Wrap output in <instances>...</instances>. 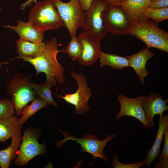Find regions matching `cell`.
Listing matches in <instances>:
<instances>
[{"label":"cell","instance_id":"cell-31","mask_svg":"<svg viewBox=\"0 0 168 168\" xmlns=\"http://www.w3.org/2000/svg\"><path fill=\"white\" fill-rule=\"evenodd\" d=\"M103 1L108 5L112 6H120L122 3L125 0H100Z\"/></svg>","mask_w":168,"mask_h":168},{"label":"cell","instance_id":"cell-16","mask_svg":"<svg viewBox=\"0 0 168 168\" xmlns=\"http://www.w3.org/2000/svg\"><path fill=\"white\" fill-rule=\"evenodd\" d=\"M168 128V115L159 116L158 128L156 138L151 149L147 153L144 159L145 164L150 167L152 163L158 156L164 136L166 130Z\"/></svg>","mask_w":168,"mask_h":168},{"label":"cell","instance_id":"cell-17","mask_svg":"<svg viewBox=\"0 0 168 168\" xmlns=\"http://www.w3.org/2000/svg\"><path fill=\"white\" fill-rule=\"evenodd\" d=\"M151 1L149 0H125L120 6L129 21L139 19L149 8Z\"/></svg>","mask_w":168,"mask_h":168},{"label":"cell","instance_id":"cell-6","mask_svg":"<svg viewBox=\"0 0 168 168\" xmlns=\"http://www.w3.org/2000/svg\"><path fill=\"white\" fill-rule=\"evenodd\" d=\"M71 38L77 36V30L82 28L84 22V11L78 0H70L67 2L61 0H52Z\"/></svg>","mask_w":168,"mask_h":168},{"label":"cell","instance_id":"cell-26","mask_svg":"<svg viewBox=\"0 0 168 168\" xmlns=\"http://www.w3.org/2000/svg\"><path fill=\"white\" fill-rule=\"evenodd\" d=\"M165 142L161 153L159 154L156 161L154 165L155 168H168V128L165 134Z\"/></svg>","mask_w":168,"mask_h":168},{"label":"cell","instance_id":"cell-7","mask_svg":"<svg viewBox=\"0 0 168 168\" xmlns=\"http://www.w3.org/2000/svg\"><path fill=\"white\" fill-rule=\"evenodd\" d=\"M108 5L100 0H94L90 7L84 11L82 29L85 32L100 40L108 32L102 16V12Z\"/></svg>","mask_w":168,"mask_h":168},{"label":"cell","instance_id":"cell-12","mask_svg":"<svg viewBox=\"0 0 168 168\" xmlns=\"http://www.w3.org/2000/svg\"><path fill=\"white\" fill-rule=\"evenodd\" d=\"M83 48L78 60L79 64L85 66L93 64L99 58L101 50L100 40L85 32H81L77 37Z\"/></svg>","mask_w":168,"mask_h":168},{"label":"cell","instance_id":"cell-36","mask_svg":"<svg viewBox=\"0 0 168 168\" xmlns=\"http://www.w3.org/2000/svg\"></svg>","mask_w":168,"mask_h":168},{"label":"cell","instance_id":"cell-29","mask_svg":"<svg viewBox=\"0 0 168 168\" xmlns=\"http://www.w3.org/2000/svg\"><path fill=\"white\" fill-rule=\"evenodd\" d=\"M168 7V0H154L152 1L149 8L157 9Z\"/></svg>","mask_w":168,"mask_h":168},{"label":"cell","instance_id":"cell-23","mask_svg":"<svg viewBox=\"0 0 168 168\" xmlns=\"http://www.w3.org/2000/svg\"><path fill=\"white\" fill-rule=\"evenodd\" d=\"M31 86L36 95H38L49 105L58 106L57 104L52 98L51 91L52 86L50 84L46 82L42 84H37L31 82Z\"/></svg>","mask_w":168,"mask_h":168},{"label":"cell","instance_id":"cell-2","mask_svg":"<svg viewBox=\"0 0 168 168\" xmlns=\"http://www.w3.org/2000/svg\"><path fill=\"white\" fill-rule=\"evenodd\" d=\"M128 34L143 41L146 48L168 53V33L149 19L129 21Z\"/></svg>","mask_w":168,"mask_h":168},{"label":"cell","instance_id":"cell-11","mask_svg":"<svg viewBox=\"0 0 168 168\" xmlns=\"http://www.w3.org/2000/svg\"><path fill=\"white\" fill-rule=\"evenodd\" d=\"M145 96H139L131 98L122 94L118 95L117 99L120 104L119 112L115 117L116 120L124 116H129L135 118L142 124L143 128L148 129L150 126L146 119L143 109L142 101Z\"/></svg>","mask_w":168,"mask_h":168},{"label":"cell","instance_id":"cell-25","mask_svg":"<svg viewBox=\"0 0 168 168\" xmlns=\"http://www.w3.org/2000/svg\"><path fill=\"white\" fill-rule=\"evenodd\" d=\"M63 50L68 57L74 61H78L82 53V46L77 36L71 38L70 41Z\"/></svg>","mask_w":168,"mask_h":168},{"label":"cell","instance_id":"cell-3","mask_svg":"<svg viewBox=\"0 0 168 168\" xmlns=\"http://www.w3.org/2000/svg\"><path fill=\"white\" fill-rule=\"evenodd\" d=\"M28 22L43 32L65 26L52 0L36 2L30 11Z\"/></svg>","mask_w":168,"mask_h":168},{"label":"cell","instance_id":"cell-13","mask_svg":"<svg viewBox=\"0 0 168 168\" xmlns=\"http://www.w3.org/2000/svg\"><path fill=\"white\" fill-rule=\"evenodd\" d=\"M168 101V99L163 100L162 96L154 92L145 97L142 101L143 107L150 127L153 128L155 125L153 119L156 115L161 116L168 110V106L166 105Z\"/></svg>","mask_w":168,"mask_h":168},{"label":"cell","instance_id":"cell-32","mask_svg":"<svg viewBox=\"0 0 168 168\" xmlns=\"http://www.w3.org/2000/svg\"><path fill=\"white\" fill-rule=\"evenodd\" d=\"M37 2L36 0H29L26 2L22 4L21 5V8L24 9L26 5H28L31 2Z\"/></svg>","mask_w":168,"mask_h":168},{"label":"cell","instance_id":"cell-1","mask_svg":"<svg viewBox=\"0 0 168 168\" xmlns=\"http://www.w3.org/2000/svg\"><path fill=\"white\" fill-rule=\"evenodd\" d=\"M57 39L53 37L45 43L43 52L35 58L23 57L21 58L25 61L32 65L36 71V74L43 72L46 75V82L54 86L57 82L59 84L64 82V69L58 63L57 55L59 52Z\"/></svg>","mask_w":168,"mask_h":168},{"label":"cell","instance_id":"cell-35","mask_svg":"<svg viewBox=\"0 0 168 168\" xmlns=\"http://www.w3.org/2000/svg\"><path fill=\"white\" fill-rule=\"evenodd\" d=\"M149 0L151 1H153V0Z\"/></svg>","mask_w":168,"mask_h":168},{"label":"cell","instance_id":"cell-19","mask_svg":"<svg viewBox=\"0 0 168 168\" xmlns=\"http://www.w3.org/2000/svg\"><path fill=\"white\" fill-rule=\"evenodd\" d=\"M45 45V43L42 42L35 43L20 39L16 41V47L18 54L17 58L35 57L43 52Z\"/></svg>","mask_w":168,"mask_h":168},{"label":"cell","instance_id":"cell-14","mask_svg":"<svg viewBox=\"0 0 168 168\" xmlns=\"http://www.w3.org/2000/svg\"><path fill=\"white\" fill-rule=\"evenodd\" d=\"M154 55L150 49L146 48L138 53L126 57L129 61V67L133 68L140 82L143 84L144 78L149 73L146 68V63Z\"/></svg>","mask_w":168,"mask_h":168},{"label":"cell","instance_id":"cell-18","mask_svg":"<svg viewBox=\"0 0 168 168\" xmlns=\"http://www.w3.org/2000/svg\"><path fill=\"white\" fill-rule=\"evenodd\" d=\"M21 134V128L16 116L0 119V142H5L9 138Z\"/></svg>","mask_w":168,"mask_h":168},{"label":"cell","instance_id":"cell-30","mask_svg":"<svg viewBox=\"0 0 168 168\" xmlns=\"http://www.w3.org/2000/svg\"><path fill=\"white\" fill-rule=\"evenodd\" d=\"M81 7L84 11L88 9L91 6L94 0H78Z\"/></svg>","mask_w":168,"mask_h":168},{"label":"cell","instance_id":"cell-10","mask_svg":"<svg viewBox=\"0 0 168 168\" xmlns=\"http://www.w3.org/2000/svg\"><path fill=\"white\" fill-rule=\"evenodd\" d=\"M102 16L108 32L115 36L128 34L129 20L120 6L108 5Z\"/></svg>","mask_w":168,"mask_h":168},{"label":"cell","instance_id":"cell-4","mask_svg":"<svg viewBox=\"0 0 168 168\" xmlns=\"http://www.w3.org/2000/svg\"><path fill=\"white\" fill-rule=\"evenodd\" d=\"M31 83L29 76L18 73L7 85V93L12 97L15 113L18 116L21 115L23 107L36 98Z\"/></svg>","mask_w":168,"mask_h":168},{"label":"cell","instance_id":"cell-20","mask_svg":"<svg viewBox=\"0 0 168 168\" xmlns=\"http://www.w3.org/2000/svg\"><path fill=\"white\" fill-rule=\"evenodd\" d=\"M10 145L5 149L0 150V167L8 168L11 161L16 157L18 148L22 140L21 135H17L11 138Z\"/></svg>","mask_w":168,"mask_h":168},{"label":"cell","instance_id":"cell-5","mask_svg":"<svg viewBox=\"0 0 168 168\" xmlns=\"http://www.w3.org/2000/svg\"><path fill=\"white\" fill-rule=\"evenodd\" d=\"M59 131L64 135V138L62 140L57 141L56 144V147H61L68 140L76 142L81 145V152H87L92 155V160L90 164L91 165H92L94 159L97 157L101 158L104 162L107 160L108 158L105 155L104 152V148L108 142L116 137L113 133L111 135L109 134L105 139L100 140L98 137L94 135L84 134L82 138H78L66 131L63 132L60 129Z\"/></svg>","mask_w":168,"mask_h":168},{"label":"cell","instance_id":"cell-34","mask_svg":"<svg viewBox=\"0 0 168 168\" xmlns=\"http://www.w3.org/2000/svg\"><path fill=\"white\" fill-rule=\"evenodd\" d=\"M1 10V7H0V11Z\"/></svg>","mask_w":168,"mask_h":168},{"label":"cell","instance_id":"cell-22","mask_svg":"<svg viewBox=\"0 0 168 168\" xmlns=\"http://www.w3.org/2000/svg\"><path fill=\"white\" fill-rule=\"evenodd\" d=\"M49 105L39 97H36L32 101L31 104H27L23 108L21 111V117L18 119L21 128L24 123L38 111L47 106Z\"/></svg>","mask_w":168,"mask_h":168},{"label":"cell","instance_id":"cell-8","mask_svg":"<svg viewBox=\"0 0 168 168\" xmlns=\"http://www.w3.org/2000/svg\"><path fill=\"white\" fill-rule=\"evenodd\" d=\"M38 133L33 129H27L24 131L19 146L20 150L14 161L15 165L19 166H25L35 156L44 153L45 145L38 142Z\"/></svg>","mask_w":168,"mask_h":168},{"label":"cell","instance_id":"cell-28","mask_svg":"<svg viewBox=\"0 0 168 168\" xmlns=\"http://www.w3.org/2000/svg\"><path fill=\"white\" fill-rule=\"evenodd\" d=\"M118 155L115 154L113 156L112 166L114 168H140L145 165L144 160L131 164H124L118 160Z\"/></svg>","mask_w":168,"mask_h":168},{"label":"cell","instance_id":"cell-27","mask_svg":"<svg viewBox=\"0 0 168 168\" xmlns=\"http://www.w3.org/2000/svg\"><path fill=\"white\" fill-rule=\"evenodd\" d=\"M15 114L12 99L0 98V119L12 116Z\"/></svg>","mask_w":168,"mask_h":168},{"label":"cell","instance_id":"cell-24","mask_svg":"<svg viewBox=\"0 0 168 168\" xmlns=\"http://www.w3.org/2000/svg\"><path fill=\"white\" fill-rule=\"evenodd\" d=\"M150 18L157 24L168 19V7L147 8L139 19Z\"/></svg>","mask_w":168,"mask_h":168},{"label":"cell","instance_id":"cell-15","mask_svg":"<svg viewBox=\"0 0 168 168\" xmlns=\"http://www.w3.org/2000/svg\"><path fill=\"white\" fill-rule=\"evenodd\" d=\"M18 22L16 26L8 25L3 27L15 31L21 40L35 43L42 42L44 37V32L35 27L28 22L20 20H18Z\"/></svg>","mask_w":168,"mask_h":168},{"label":"cell","instance_id":"cell-33","mask_svg":"<svg viewBox=\"0 0 168 168\" xmlns=\"http://www.w3.org/2000/svg\"><path fill=\"white\" fill-rule=\"evenodd\" d=\"M0 63V68H1L2 66V65L3 63Z\"/></svg>","mask_w":168,"mask_h":168},{"label":"cell","instance_id":"cell-9","mask_svg":"<svg viewBox=\"0 0 168 168\" xmlns=\"http://www.w3.org/2000/svg\"><path fill=\"white\" fill-rule=\"evenodd\" d=\"M70 75L77 82L78 89L73 93L66 94L64 96H58L66 102L74 105L76 113L82 115L89 109L88 102L89 99L92 96L91 92L88 86L86 78L82 73H76L72 69Z\"/></svg>","mask_w":168,"mask_h":168},{"label":"cell","instance_id":"cell-21","mask_svg":"<svg viewBox=\"0 0 168 168\" xmlns=\"http://www.w3.org/2000/svg\"><path fill=\"white\" fill-rule=\"evenodd\" d=\"M100 67L108 66L114 69L122 70L129 67L128 59L117 54L105 53L101 51L100 58Z\"/></svg>","mask_w":168,"mask_h":168}]
</instances>
